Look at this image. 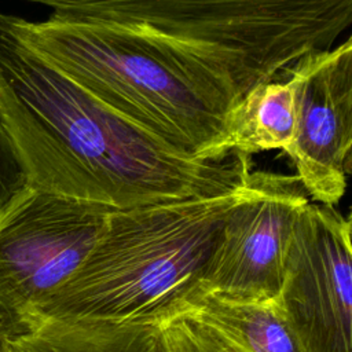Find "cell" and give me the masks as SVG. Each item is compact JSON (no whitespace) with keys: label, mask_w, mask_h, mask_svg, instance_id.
<instances>
[{"label":"cell","mask_w":352,"mask_h":352,"mask_svg":"<svg viewBox=\"0 0 352 352\" xmlns=\"http://www.w3.org/2000/svg\"><path fill=\"white\" fill-rule=\"evenodd\" d=\"M0 116L26 186L126 210L238 190L249 155H183L36 54L0 19Z\"/></svg>","instance_id":"cell-1"},{"label":"cell","mask_w":352,"mask_h":352,"mask_svg":"<svg viewBox=\"0 0 352 352\" xmlns=\"http://www.w3.org/2000/svg\"><path fill=\"white\" fill-rule=\"evenodd\" d=\"M0 19L67 78L175 151L231 154L223 144L246 89L216 52L136 26L1 12Z\"/></svg>","instance_id":"cell-2"},{"label":"cell","mask_w":352,"mask_h":352,"mask_svg":"<svg viewBox=\"0 0 352 352\" xmlns=\"http://www.w3.org/2000/svg\"><path fill=\"white\" fill-rule=\"evenodd\" d=\"M243 194L245 183L210 198L111 210L81 265L44 307L40 327L62 320L161 324L182 314Z\"/></svg>","instance_id":"cell-3"},{"label":"cell","mask_w":352,"mask_h":352,"mask_svg":"<svg viewBox=\"0 0 352 352\" xmlns=\"http://www.w3.org/2000/svg\"><path fill=\"white\" fill-rule=\"evenodd\" d=\"M63 19L144 28L216 52L246 89L286 77L300 58L336 45L352 0H23Z\"/></svg>","instance_id":"cell-4"},{"label":"cell","mask_w":352,"mask_h":352,"mask_svg":"<svg viewBox=\"0 0 352 352\" xmlns=\"http://www.w3.org/2000/svg\"><path fill=\"white\" fill-rule=\"evenodd\" d=\"M111 209L25 186L0 208V329L16 338L73 276Z\"/></svg>","instance_id":"cell-5"},{"label":"cell","mask_w":352,"mask_h":352,"mask_svg":"<svg viewBox=\"0 0 352 352\" xmlns=\"http://www.w3.org/2000/svg\"><path fill=\"white\" fill-rule=\"evenodd\" d=\"M351 220L307 204L292 231L278 296L297 352H352Z\"/></svg>","instance_id":"cell-6"},{"label":"cell","mask_w":352,"mask_h":352,"mask_svg":"<svg viewBox=\"0 0 352 352\" xmlns=\"http://www.w3.org/2000/svg\"><path fill=\"white\" fill-rule=\"evenodd\" d=\"M308 195L296 176L252 170L224 219L197 293L265 302L280 292L294 223Z\"/></svg>","instance_id":"cell-7"},{"label":"cell","mask_w":352,"mask_h":352,"mask_svg":"<svg viewBox=\"0 0 352 352\" xmlns=\"http://www.w3.org/2000/svg\"><path fill=\"white\" fill-rule=\"evenodd\" d=\"M296 95L294 136L285 153L307 195L336 206L352 155V41L315 51L286 70Z\"/></svg>","instance_id":"cell-8"},{"label":"cell","mask_w":352,"mask_h":352,"mask_svg":"<svg viewBox=\"0 0 352 352\" xmlns=\"http://www.w3.org/2000/svg\"><path fill=\"white\" fill-rule=\"evenodd\" d=\"M182 314L212 327L246 352H297L278 298L245 302L195 293Z\"/></svg>","instance_id":"cell-9"},{"label":"cell","mask_w":352,"mask_h":352,"mask_svg":"<svg viewBox=\"0 0 352 352\" xmlns=\"http://www.w3.org/2000/svg\"><path fill=\"white\" fill-rule=\"evenodd\" d=\"M296 95L292 81L271 80L254 87L234 109L226 153L253 154L271 150L286 151L294 136Z\"/></svg>","instance_id":"cell-10"},{"label":"cell","mask_w":352,"mask_h":352,"mask_svg":"<svg viewBox=\"0 0 352 352\" xmlns=\"http://www.w3.org/2000/svg\"><path fill=\"white\" fill-rule=\"evenodd\" d=\"M7 352H161V324L48 322L30 334L10 338Z\"/></svg>","instance_id":"cell-11"},{"label":"cell","mask_w":352,"mask_h":352,"mask_svg":"<svg viewBox=\"0 0 352 352\" xmlns=\"http://www.w3.org/2000/svg\"><path fill=\"white\" fill-rule=\"evenodd\" d=\"M161 352H246L212 327L179 314L161 323Z\"/></svg>","instance_id":"cell-12"},{"label":"cell","mask_w":352,"mask_h":352,"mask_svg":"<svg viewBox=\"0 0 352 352\" xmlns=\"http://www.w3.org/2000/svg\"><path fill=\"white\" fill-rule=\"evenodd\" d=\"M25 186L23 169L0 116V208Z\"/></svg>","instance_id":"cell-13"},{"label":"cell","mask_w":352,"mask_h":352,"mask_svg":"<svg viewBox=\"0 0 352 352\" xmlns=\"http://www.w3.org/2000/svg\"><path fill=\"white\" fill-rule=\"evenodd\" d=\"M7 342H8V338L0 329V352H7Z\"/></svg>","instance_id":"cell-14"}]
</instances>
